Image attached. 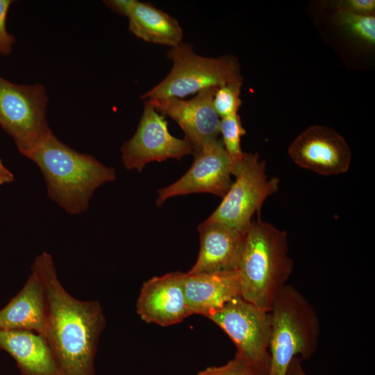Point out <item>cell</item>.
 <instances>
[{
	"instance_id": "cell-3",
	"label": "cell",
	"mask_w": 375,
	"mask_h": 375,
	"mask_svg": "<svg viewBox=\"0 0 375 375\" xmlns=\"http://www.w3.org/2000/svg\"><path fill=\"white\" fill-rule=\"evenodd\" d=\"M28 158L40 169L48 197L70 215L87 210L94 192L116 177L115 169L74 150L54 135Z\"/></svg>"
},
{
	"instance_id": "cell-18",
	"label": "cell",
	"mask_w": 375,
	"mask_h": 375,
	"mask_svg": "<svg viewBox=\"0 0 375 375\" xmlns=\"http://www.w3.org/2000/svg\"><path fill=\"white\" fill-rule=\"evenodd\" d=\"M127 17L129 30L147 42L171 47L182 42L183 31L178 21L149 3L137 1Z\"/></svg>"
},
{
	"instance_id": "cell-2",
	"label": "cell",
	"mask_w": 375,
	"mask_h": 375,
	"mask_svg": "<svg viewBox=\"0 0 375 375\" xmlns=\"http://www.w3.org/2000/svg\"><path fill=\"white\" fill-rule=\"evenodd\" d=\"M288 252L286 231L263 222L258 214L244 231L237 267L241 297L269 311L293 270Z\"/></svg>"
},
{
	"instance_id": "cell-9",
	"label": "cell",
	"mask_w": 375,
	"mask_h": 375,
	"mask_svg": "<svg viewBox=\"0 0 375 375\" xmlns=\"http://www.w3.org/2000/svg\"><path fill=\"white\" fill-rule=\"evenodd\" d=\"M122 159L128 170L141 172L152 161L169 158L181 160L193 154L191 144L185 138L172 135L164 116L156 112L147 101L137 130L121 147Z\"/></svg>"
},
{
	"instance_id": "cell-20",
	"label": "cell",
	"mask_w": 375,
	"mask_h": 375,
	"mask_svg": "<svg viewBox=\"0 0 375 375\" xmlns=\"http://www.w3.org/2000/svg\"><path fill=\"white\" fill-rule=\"evenodd\" d=\"M335 23L352 36L369 46L375 44V16L335 10Z\"/></svg>"
},
{
	"instance_id": "cell-17",
	"label": "cell",
	"mask_w": 375,
	"mask_h": 375,
	"mask_svg": "<svg viewBox=\"0 0 375 375\" xmlns=\"http://www.w3.org/2000/svg\"><path fill=\"white\" fill-rule=\"evenodd\" d=\"M0 349L15 359L22 375H62L47 340L35 332L0 329Z\"/></svg>"
},
{
	"instance_id": "cell-4",
	"label": "cell",
	"mask_w": 375,
	"mask_h": 375,
	"mask_svg": "<svg viewBox=\"0 0 375 375\" xmlns=\"http://www.w3.org/2000/svg\"><path fill=\"white\" fill-rule=\"evenodd\" d=\"M269 313L271 364L268 375H286L294 358L308 360L317 351L319 317L306 297L288 284L274 299Z\"/></svg>"
},
{
	"instance_id": "cell-6",
	"label": "cell",
	"mask_w": 375,
	"mask_h": 375,
	"mask_svg": "<svg viewBox=\"0 0 375 375\" xmlns=\"http://www.w3.org/2000/svg\"><path fill=\"white\" fill-rule=\"evenodd\" d=\"M47 103L42 84L17 85L0 76V124L26 158L53 135L46 117Z\"/></svg>"
},
{
	"instance_id": "cell-23",
	"label": "cell",
	"mask_w": 375,
	"mask_h": 375,
	"mask_svg": "<svg viewBox=\"0 0 375 375\" xmlns=\"http://www.w3.org/2000/svg\"><path fill=\"white\" fill-rule=\"evenodd\" d=\"M11 0H0V55H8L12 51L15 38L10 34L6 26V17Z\"/></svg>"
},
{
	"instance_id": "cell-5",
	"label": "cell",
	"mask_w": 375,
	"mask_h": 375,
	"mask_svg": "<svg viewBox=\"0 0 375 375\" xmlns=\"http://www.w3.org/2000/svg\"><path fill=\"white\" fill-rule=\"evenodd\" d=\"M167 56L172 60V67L164 79L141 96L144 101L183 99L208 88L243 81L239 62L232 56L203 57L183 42L172 47Z\"/></svg>"
},
{
	"instance_id": "cell-11",
	"label": "cell",
	"mask_w": 375,
	"mask_h": 375,
	"mask_svg": "<svg viewBox=\"0 0 375 375\" xmlns=\"http://www.w3.org/2000/svg\"><path fill=\"white\" fill-rule=\"evenodd\" d=\"M288 155L298 166L324 176L346 172L351 151L344 138L331 128L308 127L290 144Z\"/></svg>"
},
{
	"instance_id": "cell-10",
	"label": "cell",
	"mask_w": 375,
	"mask_h": 375,
	"mask_svg": "<svg viewBox=\"0 0 375 375\" xmlns=\"http://www.w3.org/2000/svg\"><path fill=\"white\" fill-rule=\"evenodd\" d=\"M193 156L192 165L183 176L158 190L157 206L173 197L192 193L225 196L233 181L230 161L222 141L217 139L206 143Z\"/></svg>"
},
{
	"instance_id": "cell-27",
	"label": "cell",
	"mask_w": 375,
	"mask_h": 375,
	"mask_svg": "<svg viewBox=\"0 0 375 375\" xmlns=\"http://www.w3.org/2000/svg\"><path fill=\"white\" fill-rule=\"evenodd\" d=\"M14 179L13 174L4 166L0 159V185L12 183Z\"/></svg>"
},
{
	"instance_id": "cell-24",
	"label": "cell",
	"mask_w": 375,
	"mask_h": 375,
	"mask_svg": "<svg viewBox=\"0 0 375 375\" xmlns=\"http://www.w3.org/2000/svg\"><path fill=\"white\" fill-rule=\"evenodd\" d=\"M335 10L345 11L353 14L374 16V0H342L335 6Z\"/></svg>"
},
{
	"instance_id": "cell-16",
	"label": "cell",
	"mask_w": 375,
	"mask_h": 375,
	"mask_svg": "<svg viewBox=\"0 0 375 375\" xmlns=\"http://www.w3.org/2000/svg\"><path fill=\"white\" fill-rule=\"evenodd\" d=\"M48 312L47 294L38 274H31L22 289L0 310V329L23 330L42 335Z\"/></svg>"
},
{
	"instance_id": "cell-19",
	"label": "cell",
	"mask_w": 375,
	"mask_h": 375,
	"mask_svg": "<svg viewBox=\"0 0 375 375\" xmlns=\"http://www.w3.org/2000/svg\"><path fill=\"white\" fill-rule=\"evenodd\" d=\"M219 134L222 144L228 157L231 174L235 176L247 155L241 148V137L246 134L238 114L222 118L219 122Z\"/></svg>"
},
{
	"instance_id": "cell-21",
	"label": "cell",
	"mask_w": 375,
	"mask_h": 375,
	"mask_svg": "<svg viewBox=\"0 0 375 375\" xmlns=\"http://www.w3.org/2000/svg\"><path fill=\"white\" fill-rule=\"evenodd\" d=\"M242 81L219 86L214 94L212 104L219 117L224 118L238 114L242 104L240 92Z\"/></svg>"
},
{
	"instance_id": "cell-15",
	"label": "cell",
	"mask_w": 375,
	"mask_h": 375,
	"mask_svg": "<svg viewBox=\"0 0 375 375\" xmlns=\"http://www.w3.org/2000/svg\"><path fill=\"white\" fill-rule=\"evenodd\" d=\"M184 290L191 314L206 317L233 299L241 297L240 275L237 269L185 273Z\"/></svg>"
},
{
	"instance_id": "cell-26",
	"label": "cell",
	"mask_w": 375,
	"mask_h": 375,
	"mask_svg": "<svg viewBox=\"0 0 375 375\" xmlns=\"http://www.w3.org/2000/svg\"><path fill=\"white\" fill-rule=\"evenodd\" d=\"M286 375H308L304 371L301 359L299 357L294 358L288 368Z\"/></svg>"
},
{
	"instance_id": "cell-25",
	"label": "cell",
	"mask_w": 375,
	"mask_h": 375,
	"mask_svg": "<svg viewBox=\"0 0 375 375\" xmlns=\"http://www.w3.org/2000/svg\"><path fill=\"white\" fill-rule=\"evenodd\" d=\"M136 0H107L103 3L114 12L128 17Z\"/></svg>"
},
{
	"instance_id": "cell-8",
	"label": "cell",
	"mask_w": 375,
	"mask_h": 375,
	"mask_svg": "<svg viewBox=\"0 0 375 375\" xmlns=\"http://www.w3.org/2000/svg\"><path fill=\"white\" fill-rule=\"evenodd\" d=\"M235 177L220 204L205 221L244 231L265 200L278 190L279 179L268 178L265 162L251 153H247Z\"/></svg>"
},
{
	"instance_id": "cell-13",
	"label": "cell",
	"mask_w": 375,
	"mask_h": 375,
	"mask_svg": "<svg viewBox=\"0 0 375 375\" xmlns=\"http://www.w3.org/2000/svg\"><path fill=\"white\" fill-rule=\"evenodd\" d=\"M185 274L170 272L143 283L136 310L144 322L168 326L192 315L185 294Z\"/></svg>"
},
{
	"instance_id": "cell-12",
	"label": "cell",
	"mask_w": 375,
	"mask_h": 375,
	"mask_svg": "<svg viewBox=\"0 0 375 375\" xmlns=\"http://www.w3.org/2000/svg\"><path fill=\"white\" fill-rule=\"evenodd\" d=\"M217 88L203 89L188 100L172 97L145 101L156 112L171 117L178 124L194 154L206 143L218 139L219 135L220 119L212 104Z\"/></svg>"
},
{
	"instance_id": "cell-1",
	"label": "cell",
	"mask_w": 375,
	"mask_h": 375,
	"mask_svg": "<svg viewBox=\"0 0 375 375\" xmlns=\"http://www.w3.org/2000/svg\"><path fill=\"white\" fill-rule=\"evenodd\" d=\"M41 278L48 312L42 335L62 375H94V358L106 319L97 301H81L60 283L51 256L43 251L31 265Z\"/></svg>"
},
{
	"instance_id": "cell-14",
	"label": "cell",
	"mask_w": 375,
	"mask_h": 375,
	"mask_svg": "<svg viewBox=\"0 0 375 375\" xmlns=\"http://www.w3.org/2000/svg\"><path fill=\"white\" fill-rule=\"evenodd\" d=\"M244 231L221 223L206 221L201 223L198 226L199 252L188 274L236 270Z\"/></svg>"
},
{
	"instance_id": "cell-22",
	"label": "cell",
	"mask_w": 375,
	"mask_h": 375,
	"mask_svg": "<svg viewBox=\"0 0 375 375\" xmlns=\"http://www.w3.org/2000/svg\"><path fill=\"white\" fill-rule=\"evenodd\" d=\"M197 375H266L260 369L238 354L226 364L209 367Z\"/></svg>"
},
{
	"instance_id": "cell-7",
	"label": "cell",
	"mask_w": 375,
	"mask_h": 375,
	"mask_svg": "<svg viewBox=\"0 0 375 375\" xmlns=\"http://www.w3.org/2000/svg\"><path fill=\"white\" fill-rule=\"evenodd\" d=\"M206 317L228 335L237 348V354L268 375L271 364L269 311L238 297Z\"/></svg>"
}]
</instances>
